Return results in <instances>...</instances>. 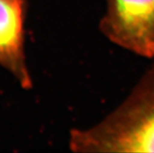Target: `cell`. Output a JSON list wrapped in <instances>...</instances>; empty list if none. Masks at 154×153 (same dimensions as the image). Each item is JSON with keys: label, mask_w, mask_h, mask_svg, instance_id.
Instances as JSON below:
<instances>
[{"label": "cell", "mask_w": 154, "mask_h": 153, "mask_svg": "<svg viewBox=\"0 0 154 153\" xmlns=\"http://www.w3.org/2000/svg\"><path fill=\"white\" fill-rule=\"evenodd\" d=\"M99 28L112 44L154 59V0H106Z\"/></svg>", "instance_id": "obj_2"}, {"label": "cell", "mask_w": 154, "mask_h": 153, "mask_svg": "<svg viewBox=\"0 0 154 153\" xmlns=\"http://www.w3.org/2000/svg\"><path fill=\"white\" fill-rule=\"evenodd\" d=\"M68 145L75 152H154V63L103 120L73 129Z\"/></svg>", "instance_id": "obj_1"}, {"label": "cell", "mask_w": 154, "mask_h": 153, "mask_svg": "<svg viewBox=\"0 0 154 153\" xmlns=\"http://www.w3.org/2000/svg\"><path fill=\"white\" fill-rule=\"evenodd\" d=\"M28 0H0V66L31 89L32 80L25 55V20Z\"/></svg>", "instance_id": "obj_3"}]
</instances>
